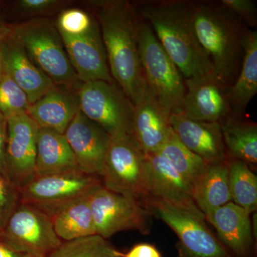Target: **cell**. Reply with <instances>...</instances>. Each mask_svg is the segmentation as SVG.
Listing matches in <instances>:
<instances>
[{
  "label": "cell",
  "mask_w": 257,
  "mask_h": 257,
  "mask_svg": "<svg viewBox=\"0 0 257 257\" xmlns=\"http://www.w3.org/2000/svg\"><path fill=\"white\" fill-rule=\"evenodd\" d=\"M194 187L204 175L208 163L184 146L172 130L158 152Z\"/></svg>",
  "instance_id": "obj_27"
},
{
  "label": "cell",
  "mask_w": 257,
  "mask_h": 257,
  "mask_svg": "<svg viewBox=\"0 0 257 257\" xmlns=\"http://www.w3.org/2000/svg\"><path fill=\"white\" fill-rule=\"evenodd\" d=\"M79 83L75 86L55 84L30 106L28 114L39 127L64 133L74 116L80 111Z\"/></svg>",
  "instance_id": "obj_18"
},
{
  "label": "cell",
  "mask_w": 257,
  "mask_h": 257,
  "mask_svg": "<svg viewBox=\"0 0 257 257\" xmlns=\"http://www.w3.org/2000/svg\"><path fill=\"white\" fill-rule=\"evenodd\" d=\"M229 185L232 202L249 214L257 209V177L242 161L228 158Z\"/></svg>",
  "instance_id": "obj_28"
},
{
  "label": "cell",
  "mask_w": 257,
  "mask_h": 257,
  "mask_svg": "<svg viewBox=\"0 0 257 257\" xmlns=\"http://www.w3.org/2000/svg\"><path fill=\"white\" fill-rule=\"evenodd\" d=\"M92 192L65 204L50 216L56 234L62 241L96 234L89 200Z\"/></svg>",
  "instance_id": "obj_26"
},
{
  "label": "cell",
  "mask_w": 257,
  "mask_h": 257,
  "mask_svg": "<svg viewBox=\"0 0 257 257\" xmlns=\"http://www.w3.org/2000/svg\"><path fill=\"white\" fill-rule=\"evenodd\" d=\"M182 114L189 119L219 122L231 114L229 88L214 72L184 79Z\"/></svg>",
  "instance_id": "obj_13"
},
{
  "label": "cell",
  "mask_w": 257,
  "mask_h": 257,
  "mask_svg": "<svg viewBox=\"0 0 257 257\" xmlns=\"http://www.w3.org/2000/svg\"><path fill=\"white\" fill-rule=\"evenodd\" d=\"M122 257H162L158 249L150 243H139L134 246L128 252L121 253Z\"/></svg>",
  "instance_id": "obj_36"
},
{
  "label": "cell",
  "mask_w": 257,
  "mask_h": 257,
  "mask_svg": "<svg viewBox=\"0 0 257 257\" xmlns=\"http://www.w3.org/2000/svg\"><path fill=\"white\" fill-rule=\"evenodd\" d=\"M243 55L239 74L229 88L231 112L243 114L257 93V32L246 29L243 41Z\"/></svg>",
  "instance_id": "obj_23"
},
{
  "label": "cell",
  "mask_w": 257,
  "mask_h": 257,
  "mask_svg": "<svg viewBox=\"0 0 257 257\" xmlns=\"http://www.w3.org/2000/svg\"><path fill=\"white\" fill-rule=\"evenodd\" d=\"M219 3L236 15L245 26L254 30L257 27L256 2L253 0H220Z\"/></svg>",
  "instance_id": "obj_34"
},
{
  "label": "cell",
  "mask_w": 257,
  "mask_h": 257,
  "mask_svg": "<svg viewBox=\"0 0 257 257\" xmlns=\"http://www.w3.org/2000/svg\"><path fill=\"white\" fill-rule=\"evenodd\" d=\"M146 155L131 135L111 138L101 182L114 192L146 200Z\"/></svg>",
  "instance_id": "obj_8"
},
{
  "label": "cell",
  "mask_w": 257,
  "mask_h": 257,
  "mask_svg": "<svg viewBox=\"0 0 257 257\" xmlns=\"http://www.w3.org/2000/svg\"><path fill=\"white\" fill-rule=\"evenodd\" d=\"M228 175L227 158L209 163L204 175L193 187L194 202L204 214L232 202Z\"/></svg>",
  "instance_id": "obj_25"
},
{
  "label": "cell",
  "mask_w": 257,
  "mask_h": 257,
  "mask_svg": "<svg viewBox=\"0 0 257 257\" xmlns=\"http://www.w3.org/2000/svg\"><path fill=\"white\" fill-rule=\"evenodd\" d=\"M133 3L184 79L214 72L193 28L192 1L140 0Z\"/></svg>",
  "instance_id": "obj_2"
},
{
  "label": "cell",
  "mask_w": 257,
  "mask_h": 257,
  "mask_svg": "<svg viewBox=\"0 0 257 257\" xmlns=\"http://www.w3.org/2000/svg\"><path fill=\"white\" fill-rule=\"evenodd\" d=\"M250 214L233 202L204 214L219 241L237 257H248L252 245Z\"/></svg>",
  "instance_id": "obj_20"
},
{
  "label": "cell",
  "mask_w": 257,
  "mask_h": 257,
  "mask_svg": "<svg viewBox=\"0 0 257 257\" xmlns=\"http://www.w3.org/2000/svg\"><path fill=\"white\" fill-rule=\"evenodd\" d=\"M89 200L96 234L108 239L126 230L150 231L151 214L138 198L109 190L101 184L91 193Z\"/></svg>",
  "instance_id": "obj_9"
},
{
  "label": "cell",
  "mask_w": 257,
  "mask_h": 257,
  "mask_svg": "<svg viewBox=\"0 0 257 257\" xmlns=\"http://www.w3.org/2000/svg\"><path fill=\"white\" fill-rule=\"evenodd\" d=\"M147 199H160L181 207L198 209L192 186L158 152L146 155Z\"/></svg>",
  "instance_id": "obj_16"
},
{
  "label": "cell",
  "mask_w": 257,
  "mask_h": 257,
  "mask_svg": "<svg viewBox=\"0 0 257 257\" xmlns=\"http://www.w3.org/2000/svg\"><path fill=\"white\" fill-rule=\"evenodd\" d=\"M6 159L10 178L18 189L35 177L39 126L28 113L7 118Z\"/></svg>",
  "instance_id": "obj_12"
},
{
  "label": "cell",
  "mask_w": 257,
  "mask_h": 257,
  "mask_svg": "<svg viewBox=\"0 0 257 257\" xmlns=\"http://www.w3.org/2000/svg\"><path fill=\"white\" fill-rule=\"evenodd\" d=\"M2 242L31 257H48L62 241L50 216L20 202L3 229Z\"/></svg>",
  "instance_id": "obj_10"
},
{
  "label": "cell",
  "mask_w": 257,
  "mask_h": 257,
  "mask_svg": "<svg viewBox=\"0 0 257 257\" xmlns=\"http://www.w3.org/2000/svg\"><path fill=\"white\" fill-rule=\"evenodd\" d=\"M102 184L100 177L81 171L35 176L18 189L20 202L52 216L65 204L89 194Z\"/></svg>",
  "instance_id": "obj_11"
},
{
  "label": "cell",
  "mask_w": 257,
  "mask_h": 257,
  "mask_svg": "<svg viewBox=\"0 0 257 257\" xmlns=\"http://www.w3.org/2000/svg\"><path fill=\"white\" fill-rule=\"evenodd\" d=\"M3 229L0 227V241H2V239H3Z\"/></svg>",
  "instance_id": "obj_40"
},
{
  "label": "cell",
  "mask_w": 257,
  "mask_h": 257,
  "mask_svg": "<svg viewBox=\"0 0 257 257\" xmlns=\"http://www.w3.org/2000/svg\"><path fill=\"white\" fill-rule=\"evenodd\" d=\"M5 69L28 96L30 105L55 86L50 77L38 68L25 50L10 37L3 42Z\"/></svg>",
  "instance_id": "obj_21"
},
{
  "label": "cell",
  "mask_w": 257,
  "mask_h": 257,
  "mask_svg": "<svg viewBox=\"0 0 257 257\" xmlns=\"http://www.w3.org/2000/svg\"><path fill=\"white\" fill-rule=\"evenodd\" d=\"M77 171L81 170L64 134L39 127L35 176Z\"/></svg>",
  "instance_id": "obj_22"
},
{
  "label": "cell",
  "mask_w": 257,
  "mask_h": 257,
  "mask_svg": "<svg viewBox=\"0 0 257 257\" xmlns=\"http://www.w3.org/2000/svg\"><path fill=\"white\" fill-rule=\"evenodd\" d=\"M144 203L150 214L164 221L178 236L179 257H233L211 233L199 209L151 198Z\"/></svg>",
  "instance_id": "obj_6"
},
{
  "label": "cell",
  "mask_w": 257,
  "mask_h": 257,
  "mask_svg": "<svg viewBox=\"0 0 257 257\" xmlns=\"http://www.w3.org/2000/svg\"><path fill=\"white\" fill-rule=\"evenodd\" d=\"M170 122L181 143L207 163L227 158L220 123L189 119L182 113L170 114Z\"/></svg>",
  "instance_id": "obj_17"
},
{
  "label": "cell",
  "mask_w": 257,
  "mask_h": 257,
  "mask_svg": "<svg viewBox=\"0 0 257 257\" xmlns=\"http://www.w3.org/2000/svg\"><path fill=\"white\" fill-rule=\"evenodd\" d=\"M30 60L55 84L75 86L79 82L60 32L50 18H35L13 26L11 36Z\"/></svg>",
  "instance_id": "obj_4"
},
{
  "label": "cell",
  "mask_w": 257,
  "mask_h": 257,
  "mask_svg": "<svg viewBox=\"0 0 257 257\" xmlns=\"http://www.w3.org/2000/svg\"><path fill=\"white\" fill-rule=\"evenodd\" d=\"M80 111L111 138L131 135L135 105L113 81L79 83Z\"/></svg>",
  "instance_id": "obj_7"
},
{
  "label": "cell",
  "mask_w": 257,
  "mask_h": 257,
  "mask_svg": "<svg viewBox=\"0 0 257 257\" xmlns=\"http://www.w3.org/2000/svg\"><path fill=\"white\" fill-rule=\"evenodd\" d=\"M48 257H122L109 241L98 234L64 241Z\"/></svg>",
  "instance_id": "obj_29"
},
{
  "label": "cell",
  "mask_w": 257,
  "mask_h": 257,
  "mask_svg": "<svg viewBox=\"0 0 257 257\" xmlns=\"http://www.w3.org/2000/svg\"><path fill=\"white\" fill-rule=\"evenodd\" d=\"M96 18L80 8H65L59 13L55 22L61 35L69 37L84 35L92 28Z\"/></svg>",
  "instance_id": "obj_31"
},
{
  "label": "cell",
  "mask_w": 257,
  "mask_h": 257,
  "mask_svg": "<svg viewBox=\"0 0 257 257\" xmlns=\"http://www.w3.org/2000/svg\"><path fill=\"white\" fill-rule=\"evenodd\" d=\"M13 26H10L8 24L0 20V42L8 40L11 36Z\"/></svg>",
  "instance_id": "obj_38"
},
{
  "label": "cell",
  "mask_w": 257,
  "mask_h": 257,
  "mask_svg": "<svg viewBox=\"0 0 257 257\" xmlns=\"http://www.w3.org/2000/svg\"><path fill=\"white\" fill-rule=\"evenodd\" d=\"M228 158L242 161L251 168L257 165V124L243 114L231 113L220 122Z\"/></svg>",
  "instance_id": "obj_24"
},
{
  "label": "cell",
  "mask_w": 257,
  "mask_h": 257,
  "mask_svg": "<svg viewBox=\"0 0 257 257\" xmlns=\"http://www.w3.org/2000/svg\"><path fill=\"white\" fill-rule=\"evenodd\" d=\"M0 257H31L26 253L20 252L0 241Z\"/></svg>",
  "instance_id": "obj_37"
},
{
  "label": "cell",
  "mask_w": 257,
  "mask_h": 257,
  "mask_svg": "<svg viewBox=\"0 0 257 257\" xmlns=\"http://www.w3.org/2000/svg\"><path fill=\"white\" fill-rule=\"evenodd\" d=\"M139 50L149 92L171 114L182 113L186 92L183 76L141 18Z\"/></svg>",
  "instance_id": "obj_5"
},
{
  "label": "cell",
  "mask_w": 257,
  "mask_h": 257,
  "mask_svg": "<svg viewBox=\"0 0 257 257\" xmlns=\"http://www.w3.org/2000/svg\"><path fill=\"white\" fill-rule=\"evenodd\" d=\"M79 170L101 178L111 137L79 111L64 133Z\"/></svg>",
  "instance_id": "obj_14"
},
{
  "label": "cell",
  "mask_w": 257,
  "mask_h": 257,
  "mask_svg": "<svg viewBox=\"0 0 257 257\" xmlns=\"http://www.w3.org/2000/svg\"><path fill=\"white\" fill-rule=\"evenodd\" d=\"M192 8L193 28L199 45L214 74L229 88L241 68L248 28L219 1H192Z\"/></svg>",
  "instance_id": "obj_3"
},
{
  "label": "cell",
  "mask_w": 257,
  "mask_h": 257,
  "mask_svg": "<svg viewBox=\"0 0 257 257\" xmlns=\"http://www.w3.org/2000/svg\"><path fill=\"white\" fill-rule=\"evenodd\" d=\"M20 202L18 189L0 174V227L4 229L7 221Z\"/></svg>",
  "instance_id": "obj_33"
},
{
  "label": "cell",
  "mask_w": 257,
  "mask_h": 257,
  "mask_svg": "<svg viewBox=\"0 0 257 257\" xmlns=\"http://www.w3.org/2000/svg\"><path fill=\"white\" fill-rule=\"evenodd\" d=\"M79 82H113L100 28L96 19L92 28L76 37L61 35Z\"/></svg>",
  "instance_id": "obj_15"
},
{
  "label": "cell",
  "mask_w": 257,
  "mask_h": 257,
  "mask_svg": "<svg viewBox=\"0 0 257 257\" xmlns=\"http://www.w3.org/2000/svg\"><path fill=\"white\" fill-rule=\"evenodd\" d=\"M6 69H5L4 52H3V42H0V79L4 77L6 74Z\"/></svg>",
  "instance_id": "obj_39"
},
{
  "label": "cell",
  "mask_w": 257,
  "mask_h": 257,
  "mask_svg": "<svg viewBox=\"0 0 257 257\" xmlns=\"http://www.w3.org/2000/svg\"><path fill=\"white\" fill-rule=\"evenodd\" d=\"M170 114L149 91L135 105L131 135L145 155L156 153L167 141L172 131Z\"/></svg>",
  "instance_id": "obj_19"
},
{
  "label": "cell",
  "mask_w": 257,
  "mask_h": 257,
  "mask_svg": "<svg viewBox=\"0 0 257 257\" xmlns=\"http://www.w3.org/2000/svg\"><path fill=\"white\" fill-rule=\"evenodd\" d=\"M69 3L62 0H18L14 3V10L18 16L28 20L49 18L51 15L65 9Z\"/></svg>",
  "instance_id": "obj_32"
},
{
  "label": "cell",
  "mask_w": 257,
  "mask_h": 257,
  "mask_svg": "<svg viewBox=\"0 0 257 257\" xmlns=\"http://www.w3.org/2000/svg\"><path fill=\"white\" fill-rule=\"evenodd\" d=\"M7 138H8L7 119L0 113V174L11 182L10 178L9 171H8V164H7Z\"/></svg>",
  "instance_id": "obj_35"
},
{
  "label": "cell",
  "mask_w": 257,
  "mask_h": 257,
  "mask_svg": "<svg viewBox=\"0 0 257 257\" xmlns=\"http://www.w3.org/2000/svg\"><path fill=\"white\" fill-rule=\"evenodd\" d=\"M87 4L100 28L111 77L137 105L148 92L139 50L140 16L133 3L124 0Z\"/></svg>",
  "instance_id": "obj_1"
},
{
  "label": "cell",
  "mask_w": 257,
  "mask_h": 257,
  "mask_svg": "<svg viewBox=\"0 0 257 257\" xmlns=\"http://www.w3.org/2000/svg\"><path fill=\"white\" fill-rule=\"evenodd\" d=\"M28 96L8 73L0 79V113L5 118L28 112Z\"/></svg>",
  "instance_id": "obj_30"
}]
</instances>
